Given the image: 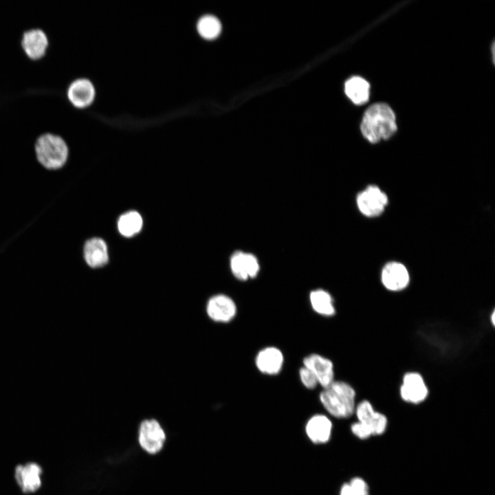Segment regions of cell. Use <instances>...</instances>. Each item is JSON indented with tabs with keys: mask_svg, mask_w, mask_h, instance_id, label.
Returning <instances> with one entry per match:
<instances>
[{
	"mask_svg": "<svg viewBox=\"0 0 495 495\" xmlns=\"http://www.w3.org/2000/svg\"><path fill=\"white\" fill-rule=\"evenodd\" d=\"M395 115L385 103H376L364 112L360 131L364 138L372 144L391 138L397 131Z\"/></svg>",
	"mask_w": 495,
	"mask_h": 495,
	"instance_id": "cell-1",
	"label": "cell"
},
{
	"mask_svg": "<svg viewBox=\"0 0 495 495\" xmlns=\"http://www.w3.org/2000/svg\"><path fill=\"white\" fill-rule=\"evenodd\" d=\"M356 393L349 383L334 380L323 388L320 400L324 409L333 417L338 419L350 417L355 412Z\"/></svg>",
	"mask_w": 495,
	"mask_h": 495,
	"instance_id": "cell-2",
	"label": "cell"
},
{
	"mask_svg": "<svg viewBox=\"0 0 495 495\" xmlns=\"http://www.w3.org/2000/svg\"><path fill=\"white\" fill-rule=\"evenodd\" d=\"M34 150L38 162L45 168L58 169L66 163L69 149L60 135L45 133L36 140Z\"/></svg>",
	"mask_w": 495,
	"mask_h": 495,
	"instance_id": "cell-3",
	"label": "cell"
},
{
	"mask_svg": "<svg viewBox=\"0 0 495 495\" xmlns=\"http://www.w3.org/2000/svg\"><path fill=\"white\" fill-rule=\"evenodd\" d=\"M388 203L387 195L374 184L368 186L356 197L360 212L368 217H376L382 214Z\"/></svg>",
	"mask_w": 495,
	"mask_h": 495,
	"instance_id": "cell-4",
	"label": "cell"
},
{
	"mask_svg": "<svg viewBox=\"0 0 495 495\" xmlns=\"http://www.w3.org/2000/svg\"><path fill=\"white\" fill-rule=\"evenodd\" d=\"M399 391L402 399L412 404L424 402L429 393L424 377L416 371L407 372L403 375Z\"/></svg>",
	"mask_w": 495,
	"mask_h": 495,
	"instance_id": "cell-5",
	"label": "cell"
},
{
	"mask_svg": "<svg viewBox=\"0 0 495 495\" xmlns=\"http://www.w3.org/2000/svg\"><path fill=\"white\" fill-rule=\"evenodd\" d=\"M138 434L139 443L146 452L153 454L162 449L166 434L157 420L151 419L143 421L140 426Z\"/></svg>",
	"mask_w": 495,
	"mask_h": 495,
	"instance_id": "cell-6",
	"label": "cell"
},
{
	"mask_svg": "<svg viewBox=\"0 0 495 495\" xmlns=\"http://www.w3.org/2000/svg\"><path fill=\"white\" fill-rule=\"evenodd\" d=\"M21 46L28 58L31 60H38L45 56L50 41L43 30L32 28L23 33Z\"/></svg>",
	"mask_w": 495,
	"mask_h": 495,
	"instance_id": "cell-7",
	"label": "cell"
},
{
	"mask_svg": "<svg viewBox=\"0 0 495 495\" xmlns=\"http://www.w3.org/2000/svg\"><path fill=\"white\" fill-rule=\"evenodd\" d=\"M381 282L385 289L390 292H401L408 286L410 274L402 263L390 261L382 269Z\"/></svg>",
	"mask_w": 495,
	"mask_h": 495,
	"instance_id": "cell-8",
	"label": "cell"
},
{
	"mask_svg": "<svg viewBox=\"0 0 495 495\" xmlns=\"http://www.w3.org/2000/svg\"><path fill=\"white\" fill-rule=\"evenodd\" d=\"M358 421L365 425L373 435L382 434L386 430L388 420L385 415L377 411L368 400L356 404L355 412Z\"/></svg>",
	"mask_w": 495,
	"mask_h": 495,
	"instance_id": "cell-9",
	"label": "cell"
},
{
	"mask_svg": "<svg viewBox=\"0 0 495 495\" xmlns=\"http://www.w3.org/2000/svg\"><path fill=\"white\" fill-rule=\"evenodd\" d=\"M237 307L232 298L225 294L212 296L206 304L208 317L217 322H229L236 316Z\"/></svg>",
	"mask_w": 495,
	"mask_h": 495,
	"instance_id": "cell-10",
	"label": "cell"
},
{
	"mask_svg": "<svg viewBox=\"0 0 495 495\" xmlns=\"http://www.w3.org/2000/svg\"><path fill=\"white\" fill-rule=\"evenodd\" d=\"M95 96L94 84L86 78L73 80L67 89L68 100L77 109H85L90 106L94 102Z\"/></svg>",
	"mask_w": 495,
	"mask_h": 495,
	"instance_id": "cell-11",
	"label": "cell"
},
{
	"mask_svg": "<svg viewBox=\"0 0 495 495\" xmlns=\"http://www.w3.org/2000/svg\"><path fill=\"white\" fill-rule=\"evenodd\" d=\"M303 366L311 371L318 384L322 388L328 386L334 380V366L332 361L320 354L311 353L303 359Z\"/></svg>",
	"mask_w": 495,
	"mask_h": 495,
	"instance_id": "cell-12",
	"label": "cell"
},
{
	"mask_svg": "<svg viewBox=\"0 0 495 495\" xmlns=\"http://www.w3.org/2000/svg\"><path fill=\"white\" fill-rule=\"evenodd\" d=\"M230 264L232 274L240 280L256 277L260 269L256 257L242 251H236L232 255Z\"/></svg>",
	"mask_w": 495,
	"mask_h": 495,
	"instance_id": "cell-13",
	"label": "cell"
},
{
	"mask_svg": "<svg viewBox=\"0 0 495 495\" xmlns=\"http://www.w3.org/2000/svg\"><path fill=\"white\" fill-rule=\"evenodd\" d=\"M284 363L282 351L275 346H267L260 350L256 358L255 364L258 370L266 375L279 373Z\"/></svg>",
	"mask_w": 495,
	"mask_h": 495,
	"instance_id": "cell-14",
	"label": "cell"
},
{
	"mask_svg": "<svg viewBox=\"0 0 495 495\" xmlns=\"http://www.w3.org/2000/svg\"><path fill=\"white\" fill-rule=\"evenodd\" d=\"M332 423L324 415L316 414L309 419L305 426V432L309 439L314 443L327 442L331 435Z\"/></svg>",
	"mask_w": 495,
	"mask_h": 495,
	"instance_id": "cell-15",
	"label": "cell"
},
{
	"mask_svg": "<svg viewBox=\"0 0 495 495\" xmlns=\"http://www.w3.org/2000/svg\"><path fill=\"white\" fill-rule=\"evenodd\" d=\"M41 467L34 463L19 465L15 471L16 480L24 492H32L41 485Z\"/></svg>",
	"mask_w": 495,
	"mask_h": 495,
	"instance_id": "cell-16",
	"label": "cell"
},
{
	"mask_svg": "<svg viewBox=\"0 0 495 495\" xmlns=\"http://www.w3.org/2000/svg\"><path fill=\"white\" fill-rule=\"evenodd\" d=\"M84 257L89 266L93 268L104 265L109 259L107 247L100 238L88 240L84 246Z\"/></svg>",
	"mask_w": 495,
	"mask_h": 495,
	"instance_id": "cell-17",
	"label": "cell"
},
{
	"mask_svg": "<svg viewBox=\"0 0 495 495\" xmlns=\"http://www.w3.org/2000/svg\"><path fill=\"white\" fill-rule=\"evenodd\" d=\"M344 92L355 104H363L369 99L370 85L362 77L353 76L346 81Z\"/></svg>",
	"mask_w": 495,
	"mask_h": 495,
	"instance_id": "cell-18",
	"label": "cell"
},
{
	"mask_svg": "<svg viewBox=\"0 0 495 495\" xmlns=\"http://www.w3.org/2000/svg\"><path fill=\"white\" fill-rule=\"evenodd\" d=\"M313 310L323 316L331 317L336 314L333 299L328 292L322 289H314L309 294Z\"/></svg>",
	"mask_w": 495,
	"mask_h": 495,
	"instance_id": "cell-19",
	"label": "cell"
},
{
	"mask_svg": "<svg viewBox=\"0 0 495 495\" xmlns=\"http://www.w3.org/2000/svg\"><path fill=\"white\" fill-rule=\"evenodd\" d=\"M142 219L136 211H129L121 215L118 221V230L124 236H132L140 231Z\"/></svg>",
	"mask_w": 495,
	"mask_h": 495,
	"instance_id": "cell-20",
	"label": "cell"
},
{
	"mask_svg": "<svg viewBox=\"0 0 495 495\" xmlns=\"http://www.w3.org/2000/svg\"><path fill=\"white\" fill-rule=\"evenodd\" d=\"M197 30L203 38L213 40L217 38L221 32L220 21L214 16L206 14L202 16L197 23Z\"/></svg>",
	"mask_w": 495,
	"mask_h": 495,
	"instance_id": "cell-21",
	"label": "cell"
},
{
	"mask_svg": "<svg viewBox=\"0 0 495 495\" xmlns=\"http://www.w3.org/2000/svg\"><path fill=\"white\" fill-rule=\"evenodd\" d=\"M300 380L305 387L314 389L318 385V382L310 369L302 366L299 369Z\"/></svg>",
	"mask_w": 495,
	"mask_h": 495,
	"instance_id": "cell-22",
	"label": "cell"
},
{
	"mask_svg": "<svg viewBox=\"0 0 495 495\" xmlns=\"http://www.w3.org/2000/svg\"><path fill=\"white\" fill-rule=\"evenodd\" d=\"M349 483L357 495H369L368 486L363 478L355 477Z\"/></svg>",
	"mask_w": 495,
	"mask_h": 495,
	"instance_id": "cell-23",
	"label": "cell"
},
{
	"mask_svg": "<svg viewBox=\"0 0 495 495\" xmlns=\"http://www.w3.org/2000/svg\"><path fill=\"white\" fill-rule=\"evenodd\" d=\"M351 430L352 433L360 439H366L372 436L369 429L358 421L351 425Z\"/></svg>",
	"mask_w": 495,
	"mask_h": 495,
	"instance_id": "cell-24",
	"label": "cell"
},
{
	"mask_svg": "<svg viewBox=\"0 0 495 495\" xmlns=\"http://www.w3.org/2000/svg\"><path fill=\"white\" fill-rule=\"evenodd\" d=\"M340 495H357L349 483L342 485Z\"/></svg>",
	"mask_w": 495,
	"mask_h": 495,
	"instance_id": "cell-25",
	"label": "cell"
},
{
	"mask_svg": "<svg viewBox=\"0 0 495 495\" xmlns=\"http://www.w3.org/2000/svg\"><path fill=\"white\" fill-rule=\"evenodd\" d=\"M491 322L492 325L494 326L495 324V311H493L491 314Z\"/></svg>",
	"mask_w": 495,
	"mask_h": 495,
	"instance_id": "cell-26",
	"label": "cell"
}]
</instances>
